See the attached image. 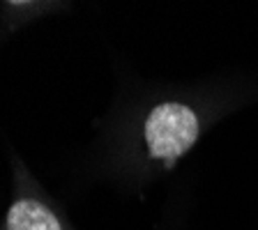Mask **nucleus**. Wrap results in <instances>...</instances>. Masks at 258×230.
<instances>
[{
	"label": "nucleus",
	"mask_w": 258,
	"mask_h": 230,
	"mask_svg": "<svg viewBox=\"0 0 258 230\" xmlns=\"http://www.w3.org/2000/svg\"><path fill=\"white\" fill-rule=\"evenodd\" d=\"M233 108V95L205 88H161L122 104L106 134V168L132 189L173 173L208 129Z\"/></svg>",
	"instance_id": "f257e3e1"
},
{
	"label": "nucleus",
	"mask_w": 258,
	"mask_h": 230,
	"mask_svg": "<svg viewBox=\"0 0 258 230\" xmlns=\"http://www.w3.org/2000/svg\"><path fill=\"white\" fill-rule=\"evenodd\" d=\"M12 196L5 205L0 230H74L58 200L30 175L21 159H12Z\"/></svg>",
	"instance_id": "f03ea898"
}]
</instances>
